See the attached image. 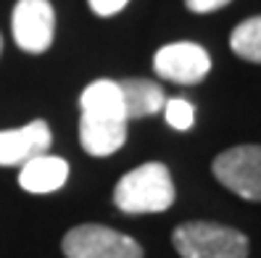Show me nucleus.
Listing matches in <instances>:
<instances>
[{
	"label": "nucleus",
	"instance_id": "nucleus-2",
	"mask_svg": "<svg viewBox=\"0 0 261 258\" xmlns=\"http://www.w3.org/2000/svg\"><path fill=\"white\" fill-rule=\"evenodd\" d=\"M172 242L182 258H248V237L235 226L214 221L179 224Z\"/></svg>",
	"mask_w": 261,
	"mask_h": 258
},
{
	"label": "nucleus",
	"instance_id": "nucleus-10",
	"mask_svg": "<svg viewBox=\"0 0 261 258\" xmlns=\"http://www.w3.org/2000/svg\"><path fill=\"white\" fill-rule=\"evenodd\" d=\"M121 87V100H124V111L127 119H143L164 111L166 95L161 84L150 82V79H124L119 82Z\"/></svg>",
	"mask_w": 261,
	"mask_h": 258
},
{
	"label": "nucleus",
	"instance_id": "nucleus-8",
	"mask_svg": "<svg viewBox=\"0 0 261 258\" xmlns=\"http://www.w3.org/2000/svg\"><path fill=\"white\" fill-rule=\"evenodd\" d=\"M127 140V119L111 116H90L82 113L80 119V142L90 156H111Z\"/></svg>",
	"mask_w": 261,
	"mask_h": 258
},
{
	"label": "nucleus",
	"instance_id": "nucleus-15",
	"mask_svg": "<svg viewBox=\"0 0 261 258\" xmlns=\"http://www.w3.org/2000/svg\"><path fill=\"white\" fill-rule=\"evenodd\" d=\"M227 3H232V0H185V6L193 13H211V11L224 8Z\"/></svg>",
	"mask_w": 261,
	"mask_h": 258
},
{
	"label": "nucleus",
	"instance_id": "nucleus-11",
	"mask_svg": "<svg viewBox=\"0 0 261 258\" xmlns=\"http://www.w3.org/2000/svg\"><path fill=\"white\" fill-rule=\"evenodd\" d=\"M80 111L90 116H111V119H127L124 100H121V87L111 79H98L82 90ZM129 121V119H127Z\"/></svg>",
	"mask_w": 261,
	"mask_h": 258
},
{
	"label": "nucleus",
	"instance_id": "nucleus-13",
	"mask_svg": "<svg viewBox=\"0 0 261 258\" xmlns=\"http://www.w3.org/2000/svg\"><path fill=\"white\" fill-rule=\"evenodd\" d=\"M164 116L169 121V127L185 132V129L193 127V121H195V108L185 98H172V100L164 103Z\"/></svg>",
	"mask_w": 261,
	"mask_h": 258
},
{
	"label": "nucleus",
	"instance_id": "nucleus-6",
	"mask_svg": "<svg viewBox=\"0 0 261 258\" xmlns=\"http://www.w3.org/2000/svg\"><path fill=\"white\" fill-rule=\"evenodd\" d=\"M153 69L161 79H172L177 84H198L208 74L211 58L195 42H172L156 53Z\"/></svg>",
	"mask_w": 261,
	"mask_h": 258
},
{
	"label": "nucleus",
	"instance_id": "nucleus-5",
	"mask_svg": "<svg viewBox=\"0 0 261 258\" xmlns=\"http://www.w3.org/2000/svg\"><path fill=\"white\" fill-rule=\"evenodd\" d=\"M13 40L27 53H45L53 42L56 13L48 0H19L13 8Z\"/></svg>",
	"mask_w": 261,
	"mask_h": 258
},
{
	"label": "nucleus",
	"instance_id": "nucleus-3",
	"mask_svg": "<svg viewBox=\"0 0 261 258\" xmlns=\"http://www.w3.org/2000/svg\"><path fill=\"white\" fill-rule=\"evenodd\" d=\"M66 258H143L140 242L111 226L82 224L64 237Z\"/></svg>",
	"mask_w": 261,
	"mask_h": 258
},
{
	"label": "nucleus",
	"instance_id": "nucleus-14",
	"mask_svg": "<svg viewBox=\"0 0 261 258\" xmlns=\"http://www.w3.org/2000/svg\"><path fill=\"white\" fill-rule=\"evenodd\" d=\"M87 3H90V8H93L98 16H114V13H119L129 0H87Z\"/></svg>",
	"mask_w": 261,
	"mask_h": 258
},
{
	"label": "nucleus",
	"instance_id": "nucleus-9",
	"mask_svg": "<svg viewBox=\"0 0 261 258\" xmlns=\"http://www.w3.org/2000/svg\"><path fill=\"white\" fill-rule=\"evenodd\" d=\"M66 179H69V163L64 158L48 156V153L27 161L19 171V185L35 195L56 192L66 185Z\"/></svg>",
	"mask_w": 261,
	"mask_h": 258
},
{
	"label": "nucleus",
	"instance_id": "nucleus-1",
	"mask_svg": "<svg viewBox=\"0 0 261 258\" xmlns=\"http://www.w3.org/2000/svg\"><path fill=\"white\" fill-rule=\"evenodd\" d=\"M114 203L124 214H161L174 203V182L164 163L150 161L119 179Z\"/></svg>",
	"mask_w": 261,
	"mask_h": 258
},
{
	"label": "nucleus",
	"instance_id": "nucleus-4",
	"mask_svg": "<svg viewBox=\"0 0 261 258\" xmlns=\"http://www.w3.org/2000/svg\"><path fill=\"white\" fill-rule=\"evenodd\" d=\"M227 190L245 200H261V145H238L219 153L211 163Z\"/></svg>",
	"mask_w": 261,
	"mask_h": 258
},
{
	"label": "nucleus",
	"instance_id": "nucleus-16",
	"mask_svg": "<svg viewBox=\"0 0 261 258\" xmlns=\"http://www.w3.org/2000/svg\"><path fill=\"white\" fill-rule=\"evenodd\" d=\"M0 50H3V37H0Z\"/></svg>",
	"mask_w": 261,
	"mask_h": 258
},
{
	"label": "nucleus",
	"instance_id": "nucleus-12",
	"mask_svg": "<svg viewBox=\"0 0 261 258\" xmlns=\"http://www.w3.org/2000/svg\"><path fill=\"white\" fill-rule=\"evenodd\" d=\"M229 48L235 50V55L251 61V64H261V16L238 24L229 37Z\"/></svg>",
	"mask_w": 261,
	"mask_h": 258
},
{
	"label": "nucleus",
	"instance_id": "nucleus-7",
	"mask_svg": "<svg viewBox=\"0 0 261 258\" xmlns=\"http://www.w3.org/2000/svg\"><path fill=\"white\" fill-rule=\"evenodd\" d=\"M53 142L50 127L45 121H29L21 129L0 132V166H24L42 153H48Z\"/></svg>",
	"mask_w": 261,
	"mask_h": 258
}]
</instances>
